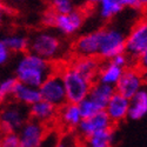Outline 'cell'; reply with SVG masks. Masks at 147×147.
Segmentation results:
<instances>
[{"mask_svg": "<svg viewBox=\"0 0 147 147\" xmlns=\"http://www.w3.org/2000/svg\"><path fill=\"white\" fill-rule=\"evenodd\" d=\"M53 72V66L50 61L30 51L21 54L14 66L17 80L36 88H39Z\"/></svg>", "mask_w": 147, "mask_h": 147, "instance_id": "6da1fadb", "label": "cell"}, {"mask_svg": "<svg viewBox=\"0 0 147 147\" xmlns=\"http://www.w3.org/2000/svg\"><path fill=\"white\" fill-rule=\"evenodd\" d=\"M59 72L65 85L67 102L80 104L84 99L88 98L91 88L94 84L93 81L84 77L81 73L74 69L71 65L64 66Z\"/></svg>", "mask_w": 147, "mask_h": 147, "instance_id": "7a4b0ae2", "label": "cell"}, {"mask_svg": "<svg viewBox=\"0 0 147 147\" xmlns=\"http://www.w3.org/2000/svg\"><path fill=\"white\" fill-rule=\"evenodd\" d=\"M30 52L52 63L63 54V42L50 30L38 31L30 38Z\"/></svg>", "mask_w": 147, "mask_h": 147, "instance_id": "3957f363", "label": "cell"}, {"mask_svg": "<svg viewBox=\"0 0 147 147\" xmlns=\"http://www.w3.org/2000/svg\"><path fill=\"white\" fill-rule=\"evenodd\" d=\"M126 36L121 30L114 27H106L99 30V55L102 61L112 60L114 57L126 53Z\"/></svg>", "mask_w": 147, "mask_h": 147, "instance_id": "277c9868", "label": "cell"}, {"mask_svg": "<svg viewBox=\"0 0 147 147\" xmlns=\"http://www.w3.org/2000/svg\"><path fill=\"white\" fill-rule=\"evenodd\" d=\"M28 120V107L22 106L16 101H8L4 105L1 111V118H0L3 133H18Z\"/></svg>", "mask_w": 147, "mask_h": 147, "instance_id": "5b68a950", "label": "cell"}, {"mask_svg": "<svg viewBox=\"0 0 147 147\" xmlns=\"http://www.w3.org/2000/svg\"><path fill=\"white\" fill-rule=\"evenodd\" d=\"M39 90L41 94V99L57 106L58 108H60L61 106H64L67 102L65 85H64L63 78H61V74L59 71L53 72L42 82Z\"/></svg>", "mask_w": 147, "mask_h": 147, "instance_id": "8992f818", "label": "cell"}, {"mask_svg": "<svg viewBox=\"0 0 147 147\" xmlns=\"http://www.w3.org/2000/svg\"><path fill=\"white\" fill-rule=\"evenodd\" d=\"M145 51H147V18L136 22L126 36V53L136 63Z\"/></svg>", "mask_w": 147, "mask_h": 147, "instance_id": "52a82bcc", "label": "cell"}, {"mask_svg": "<svg viewBox=\"0 0 147 147\" xmlns=\"http://www.w3.org/2000/svg\"><path fill=\"white\" fill-rule=\"evenodd\" d=\"M145 86V79H144V72L139 69L137 66H132L126 68L124 74H122L120 81L117 84L115 91L117 93L124 95L127 99L138 94Z\"/></svg>", "mask_w": 147, "mask_h": 147, "instance_id": "ba28073f", "label": "cell"}, {"mask_svg": "<svg viewBox=\"0 0 147 147\" xmlns=\"http://www.w3.org/2000/svg\"><path fill=\"white\" fill-rule=\"evenodd\" d=\"M113 126H114V124L112 122V120L109 119L106 111H100L99 113H96L95 115H93L91 118L84 119L76 132H77V136L79 137V139L81 141H84L87 138L92 137L93 134L108 129V128H112Z\"/></svg>", "mask_w": 147, "mask_h": 147, "instance_id": "9c48e42d", "label": "cell"}, {"mask_svg": "<svg viewBox=\"0 0 147 147\" xmlns=\"http://www.w3.org/2000/svg\"><path fill=\"white\" fill-rule=\"evenodd\" d=\"M18 133L21 147H41L46 137V126L30 119Z\"/></svg>", "mask_w": 147, "mask_h": 147, "instance_id": "30bf717a", "label": "cell"}, {"mask_svg": "<svg viewBox=\"0 0 147 147\" xmlns=\"http://www.w3.org/2000/svg\"><path fill=\"white\" fill-rule=\"evenodd\" d=\"M84 13L79 9H74L67 14H58L54 28L64 36H72L80 31L84 25Z\"/></svg>", "mask_w": 147, "mask_h": 147, "instance_id": "8fae6325", "label": "cell"}, {"mask_svg": "<svg viewBox=\"0 0 147 147\" xmlns=\"http://www.w3.org/2000/svg\"><path fill=\"white\" fill-rule=\"evenodd\" d=\"M99 30L79 35L73 42V52L78 57H98L99 55Z\"/></svg>", "mask_w": 147, "mask_h": 147, "instance_id": "7c38bea8", "label": "cell"}, {"mask_svg": "<svg viewBox=\"0 0 147 147\" xmlns=\"http://www.w3.org/2000/svg\"><path fill=\"white\" fill-rule=\"evenodd\" d=\"M102 61L98 57H78L76 55L74 59L69 61V64L74 69H77L84 77L88 80L95 82L98 80V74L101 67Z\"/></svg>", "mask_w": 147, "mask_h": 147, "instance_id": "4fadbf2b", "label": "cell"}, {"mask_svg": "<svg viewBox=\"0 0 147 147\" xmlns=\"http://www.w3.org/2000/svg\"><path fill=\"white\" fill-rule=\"evenodd\" d=\"M28 113H30V119L35 120L47 126L53 124L55 120H58L59 108L41 99L40 101L28 107Z\"/></svg>", "mask_w": 147, "mask_h": 147, "instance_id": "5bb4252c", "label": "cell"}, {"mask_svg": "<svg viewBox=\"0 0 147 147\" xmlns=\"http://www.w3.org/2000/svg\"><path fill=\"white\" fill-rule=\"evenodd\" d=\"M84 120L80 107L78 104L66 102L59 108L58 122L59 125L67 131H77L81 121Z\"/></svg>", "mask_w": 147, "mask_h": 147, "instance_id": "9a60e30c", "label": "cell"}, {"mask_svg": "<svg viewBox=\"0 0 147 147\" xmlns=\"http://www.w3.org/2000/svg\"><path fill=\"white\" fill-rule=\"evenodd\" d=\"M129 105H131L129 99H127V98H125L124 95H121L119 93H115L112 96V99L109 100L105 111L113 124L117 125L128 118Z\"/></svg>", "mask_w": 147, "mask_h": 147, "instance_id": "2e32d148", "label": "cell"}, {"mask_svg": "<svg viewBox=\"0 0 147 147\" xmlns=\"http://www.w3.org/2000/svg\"><path fill=\"white\" fill-rule=\"evenodd\" d=\"M12 99H13V101L22 106L31 107L32 105L41 100V94H40L39 88L18 81L17 86L14 88V92H13V95H12Z\"/></svg>", "mask_w": 147, "mask_h": 147, "instance_id": "e0dca14e", "label": "cell"}, {"mask_svg": "<svg viewBox=\"0 0 147 147\" xmlns=\"http://www.w3.org/2000/svg\"><path fill=\"white\" fill-rule=\"evenodd\" d=\"M117 93L115 87L111 86V85H106L99 81H95L90 92V98L99 106L102 111H105L109 100L112 99V96Z\"/></svg>", "mask_w": 147, "mask_h": 147, "instance_id": "ac0fdd59", "label": "cell"}, {"mask_svg": "<svg viewBox=\"0 0 147 147\" xmlns=\"http://www.w3.org/2000/svg\"><path fill=\"white\" fill-rule=\"evenodd\" d=\"M125 69L117 66L111 60L102 61L99 74H98V80L99 82L111 85V86H117V84L120 81L122 74H124Z\"/></svg>", "mask_w": 147, "mask_h": 147, "instance_id": "d6986e66", "label": "cell"}, {"mask_svg": "<svg viewBox=\"0 0 147 147\" xmlns=\"http://www.w3.org/2000/svg\"><path fill=\"white\" fill-rule=\"evenodd\" d=\"M147 114V90L142 88L138 94L131 99L128 119L131 120H140Z\"/></svg>", "mask_w": 147, "mask_h": 147, "instance_id": "ffe728a7", "label": "cell"}, {"mask_svg": "<svg viewBox=\"0 0 147 147\" xmlns=\"http://www.w3.org/2000/svg\"><path fill=\"white\" fill-rule=\"evenodd\" d=\"M115 139L114 128H108L93 134L92 137L84 140L82 147H113Z\"/></svg>", "mask_w": 147, "mask_h": 147, "instance_id": "44dd1931", "label": "cell"}, {"mask_svg": "<svg viewBox=\"0 0 147 147\" xmlns=\"http://www.w3.org/2000/svg\"><path fill=\"white\" fill-rule=\"evenodd\" d=\"M0 42L5 44L12 53L24 54L30 51V38L20 33L6 35L1 39Z\"/></svg>", "mask_w": 147, "mask_h": 147, "instance_id": "7402d4cb", "label": "cell"}, {"mask_svg": "<svg viewBox=\"0 0 147 147\" xmlns=\"http://www.w3.org/2000/svg\"><path fill=\"white\" fill-rule=\"evenodd\" d=\"M98 9H99V16L101 17V19L112 20L124 11V7L121 6L119 0H102L98 5Z\"/></svg>", "mask_w": 147, "mask_h": 147, "instance_id": "603a6c76", "label": "cell"}, {"mask_svg": "<svg viewBox=\"0 0 147 147\" xmlns=\"http://www.w3.org/2000/svg\"><path fill=\"white\" fill-rule=\"evenodd\" d=\"M50 8L57 14H67L76 9L73 0H51Z\"/></svg>", "mask_w": 147, "mask_h": 147, "instance_id": "cb8c5ba5", "label": "cell"}, {"mask_svg": "<svg viewBox=\"0 0 147 147\" xmlns=\"http://www.w3.org/2000/svg\"><path fill=\"white\" fill-rule=\"evenodd\" d=\"M17 84H18V80L16 77H9L1 81V84H0V98H1L3 102L6 99H8V98H12Z\"/></svg>", "mask_w": 147, "mask_h": 147, "instance_id": "d4e9b609", "label": "cell"}, {"mask_svg": "<svg viewBox=\"0 0 147 147\" xmlns=\"http://www.w3.org/2000/svg\"><path fill=\"white\" fill-rule=\"evenodd\" d=\"M79 107H80V111H81V114H82V118L84 119H87V118H91L93 115H95L96 113H99L102 109L98 106L91 98H86L84 99L80 104H78Z\"/></svg>", "mask_w": 147, "mask_h": 147, "instance_id": "484cf974", "label": "cell"}, {"mask_svg": "<svg viewBox=\"0 0 147 147\" xmlns=\"http://www.w3.org/2000/svg\"><path fill=\"white\" fill-rule=\"evenodd\" d=\"M0 147H21L19 133H16V132L3 133Z\"/></svg>", "mask_w": 147, "mask_h": 147, "instance_id": "4316f807", "label": "cell"}, {"mask_svg": "<svg viewBox=\"0 0 147 147\" xmlns=\"http://www.w3.org/2000/svg\"><path fill=\"white\" fill-rule=\"evenodd\" d=\"M112 63H114L117 66L121 67V68H129L132 66H136V60L132 59L127 53H122V54H119L117 57H114L112 60Z\"/></svg>", "mask_w": 147, "mask_h": 147, "instance_id": "83f0119b", "label": "cell"}, {"mask_svg": "<svg viewBox=\"0 0 147 147\" xmlns=\"http://www.w3.org/2000/svg\"><path fill=\"white\" fill-rule=\"evenodd\" d=\"M78 139H79V137L77 134H71V133L64 134L57 142L55 147H80L78 145V142H79Z\"/></svg>", "mask_w": 147, "mask_h": 147, "instance_id": "f1b7e54d", "label": "cell"}, {"mask_svg": "<svg viewBox=\"0 0 147 147\" xmlns=\"http://www.w3.org/2000/svg\"><path fill=\"white\" fill-rule=\"evenodd\" d=\"M57 13L54 11H52L51 8L50 9H47L45 13L42 14L41 17V22H42V25L47 28H54L55 26V20H57Z\"/></svg>", "mask_w": 147, "mask_h": 147, "instance_id": "f546056e", "label": "cell"}, {"mask_svg": "<svg viewBox=\"0 0 147 147\" xmlns=\"http://www.w3.org/2000/svg\"><path fill=\"white\" fill-rule=\"evenodd\" d=\"M119 3L124 8H131L134 11H141L144 9L141 0H119Z\"/></svg>", "mask_w": 147, "mask_h": 147, "instance_id": "4dcf8cb0", "label": "cell"}, {"mask_svg": "<svg viewBox=\"0 0 147 147\" xmlns=\"http://www.w3.org/2000/svg\"><path fill=\"white\" fill-rule=\"evenodd\" d=\"M12 52L7 48V46L3 42H0V64L5 65L8 63V60L11 58Z\"/></svg>", "mask_w": 147, "mask_h": 147, "instance_id": "1f68e13d", "label": "cell"}, {"mask_svg": "<svg viewBox=\"0 0 147 147\" xmlns=\"http://www.w3.org/2000/svg\"><path fill=\"white\" fill-rule=\"evenodd\" d=\"M136 66H137L139 69H141L142 72L147 71V51H145V52L138 58L137 63H136Z\"/></svg>", "mask_w": 147, "mask_h": 147, "instance_id": "d6a6232c", "label": "cell"}, {"mask_svg": "<svg viewBox=\"0 0 147 147\" xmlns=\"http://www.w3.org/2000/svg\"><path fill=\"white\" fill-rule=\"evenodd\" d=\"M6 1L8 3V5H20V4H24V3H26L27 0H6Z\"/></svg>", "mask_w": 147, "mask_h": 147, "instance_id": "836d02e7", "label": "cell"}, {"mask_svg": "<svg viewBox=\"0 0 147 147\" xmlns=\"http://www.w3.org/2000/svg\"><path fill=\"white\" fill-rule=\"evenodd\" d=\"M87 1V4H90V5H99L102 0H86Z\"/></svg>", "mask_w": 147, "mask_h": 147, "instance_id": "e575fe53", "label": "cell"}, {"mask_svg": "<svg viewBox=\"0 0 147 147\" xmlns=\"http://www.w3.org/2000/svg\"><path fill=\"white\" fill-rule=\"evenodd\" d=\"M141 4H142L144 9H147V0H141Z\"/></svg>", "mask_w": 147, "mask_h": 147, "instance_id": "d590c367", "label": "cell"}, {"mask_svg": "<svg viewBox=\"0 0 147 147\" xmlns=\"http://www.w3.org/2000/svg\"><path fill=\"white\" fill-rule=\"evenodd\" d=\"M144 79H145V85L147 86V71L144 72Z\"/></svg>", "mask_w": 147, "mask_h": 147, "instance_id": "8d00e7d4", "label": "cell"}]
</instances>
